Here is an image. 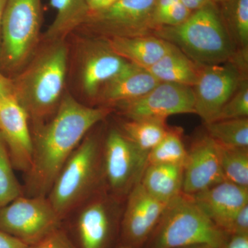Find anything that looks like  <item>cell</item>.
Wrapping results in <instances>:
<instances>
[{"label": "cell", "instance_id": "cb8c5ba5", "mask_svg": "<svg viewBox=\"0 0 248 248\" xmlns=\"http://www.w3.org/2000/svg\"><path fill=\"white\" fill-rule=\"evenodd\" d=\"M167 120H128L118 125L124 135L142 151L149 153L169 131Z\"/></svg>", "mask_w": 248, "mask_h": 248}, {"label": "cell", "instance_id": "484cf974", "mask_svg": "<svg viewBox=\"0 0 248 248\" xmlns=\"http://www.w3.org/2000/svg\"><path fill=\"white\" fill-rule=\"evenodd\" d=\"M187 151L183 140V130L170 127L163 140L148 153V164H176L184 166Z\"/></svg>", "mask_w": 248, "mask_h": 248}, {"label": "cell", "instance_id": "ac0fdd59", "mask_svg": "<svg viewBox=\"0 0 248 248\" xmlns=\"http://www.w3.org/2000/svg\"><path fill=\"white\" fill-rule=\"evenodd\" d=\"M159 82L146 69L129 62L120 73L102 86L96 101L102 104L101 107L112 108L120 103L144 95Z\"/></svg>", "mask_w": 248, "mask_h": 248}, {"label": "cell", "instance_id": "ffe728a7", "mask_svg": "<svg viewBox=\"0 0 248 248\" xmlns=\"http://www.w3.org/2000/svg\"><path fill=\"white\" fill-rule=\"evenodd\" d=\"M184 166L148 164L141 185L155 200L168 203L182 192Z\"/></svg>", "mask_w": 248, "mask_h": 248}, {"label": "cell", "instance_id": "f1b7e54d", "mask_svg": "<svg viewBox=\"0 0 248 248\" xmlns=\"http://www.w3.org/2000/svg\"><path fill=\"white\" fill-rule=\"evenodd\" d=\"M248 117V78L241 81L231 99L222 108L216 120H234Z\"/></svg>", "mask_w": 248, "mask_h": 248}, {"label": "cell", "instance_id": "d590c367", "mask_svg": "<svg viewBox=\"0 0 248 248\" xmlns=\"http://www.w3.org/2000/svg\"><path fill=\"white\" fill-rule=\"evenodd\" d=\"M118 0H86L90 13L102 11L115 4Z\"/></svg>", "mask_w": 248, "mask_h": 248}, {"label": "cell", "instance_id": "52a82bcc", "mask_svg": "<svg viewBox=\"0 0 248 248\" xmlns=\"http://www.w3.org/2000/svg\"><path fill=\"white\" fill-rule=\"evenodd\" d=\"M42 17V0H6L0 40V71L4 75L29 63L40 40Z\"/></svg>", "mask_w": 248, "mask_h": 248}, {"label": "cell", "instance_id": "8fae6325", "mask_svg": "<svg viewBox=\"0 0 248 248\" xmlns=\"http://www.w3.org/2000/svg\"><path fill=\"white\" fill-rule=\"evenodd\" d=\"M247 73L232 62L201 66L198 79L192 89L195 114L203 124L216 120L241 81L248 78Z\"/></svg>", "mask_w": 248, "mask_h": 248}, {"label": "cell", "instance_id": "5b68a950", "mask_svg": "<svg viewBox=\"0 0 248 248\" xmlns=\"http://www.w3.org/2000/svg\"><path fill=\"white\" fill-rule=\"evenodd\" d=\"M227 235L210 221L192 196L182 192L166 205L146 248H218Z\"/></svg>", "mask_w": 248, "mask_h": 248}, {"label": "cell", "instance_id": "f546056e", "mask_svg": "<svg viewBox=\"0 0 248 248\" xmlns=\"http://www.w3.org/2000/svg\"><path fill=\"white\" fill-rule=\"evenodd\" d=\"M26 248H77L69 235L63 228L60 227L35 244Z\"/></svg>", "mask_w": 248, "mask_h": 248}, {"label": "cell", "instance_id": "9c48e42d", "mask_svg": "<svg viewBox=\"0 0 248 248\" xmlns=\"http://www.w3.org/2000/svg\"><path fill=\"white\" fill-rule=\"evenodd\" d=\"M62 225V218L47 197L22 195L0 208V231L27 246L43 239Z\"/></svg>", "mask_w": 248, "mask_h": 248}, {"label": "cell", "instance_id": "4fadbf2b", "mask_svg": "<svg viewBox=\"0 0 248 248\" xmlns=\"http://www.w3.org/2000/svg\"><path fill=\"white\" fill-rule=\"evenodd\" d=\"M167 203L155 200L141 184L126 197L114 248H146Z\"/></svg>", "mask_w": 248, "mask_h": 248}, {"label": "cell", "instance_id": "8992f818", "mask_svg": "<svg viewBox=\"0 0 248 248\" xmlns=\"http://www.w3.org/2000/svg\"><path fill=\"white\" fill-rule=\"evenodd\" d=\"M125 200L98 191L62 221L77 248H115Z\"/></svg>", "mask_w": 248, "mask_h": 248}, {"label": "cell", "instance_id": "83f0119b", "mask_svg": "<svg viewBox=\"0 0 248 248\" xmlns=\"http://www.w3.org/2000/svg\"><path fill=\"white\" fill-rule=\"evenodd\" d=\"M7 148L0 134V208L23 195L22 186L15 175Z\"/></svg>", "mask_w": 248, "mask_h": 248}, {"label": "cell", "instance_id": "ab89813d", "mask_svg": "<svg viewBox=\"0 0 248 248\" xmlns=\"http://www.w3.org/2000/svg\"><path fill=\"white\" fill-rule=\"evenodd\" d=\"M182 248H210L206 246H192V247Z\"/></svg>", "mask_w": 248, "mask_h": 248}, {"label": "cell", "instance_id": "30bf717a", "mask_svg": "<svg viewBox=\"0 0 248 248\" xmlns=\"http://www.w3.org/2000/svg\"><path fill=\"white\" fill-rule=\"evenodd\" d=\"M156 0H118L107 9L89 13L81 27L101 38L151 35Z\"/></svg>", "mask_w": 248, "mask_h": 248}, {"label": "cell", "instance_id": "1f68e13d", "mask_svg": "<svg viewBox=\"0 0 248 248\" xmlns=\"http://www.w3.org/2000/svg\"><path fill=\"white\" fill-rule=\"evenodd\" d=\"M228 234L248 235V204L236 214Z\"/></svg>", "mask_w": 248, "mask_h": 248}, {"label": "cell", "instance_id": "9a60e30c", "mask_svg": "<svg viewBox=\"0 0 248 248\" xmlns=\"http://www.w3.org/2000/svg\"><path fill=\"white\" fill-rule=\"evenodd\" d=\"M187 151L184 166V193L194 195L225 181L216 142L205 132L195 139Z\"/></svg>", "mask_w": 248, "mask_h": 248}, {"label": "cell", "instance_id": "e575fe53", "mask_svg": "<svg viewBox=\"0 0 248 248\" xmlns=\"http://www.w3.org/2000/svg\"><path fill=\"white\" fill-rule=\"evenodd\" d=\"M13 94L12 79L0 71V99Z\"/></svg>", "mask_w": 248, "mask_h": 248}, {"label": "cell", "instance_id": "74e56055", "mask_svg": "<svg viewBox=\"0 0 248 248\" xmlns=\"http://www.w3.org/2000/svg\"><path fill=\"white\" fill-rule=\"evenodd\" d=\"M6 1V0H0V40H1V20H2L3 14H4Z\"/></svg>", "mask_w": 248, "mask_h": 248}, {"label": "cell", "instance_id": "d6986e66", "mask_svg": "<svg viewBox=\"0 0 248 248\" xmlns=\"http://www.w3.org/2000/svg\"><path fill=\"white\" fill-rule=\"evenodd\" d=\"M105 39V38H104ZM116 53L133 64L148 69L174 46L152 35L106 39Z\"/></svg>", "mask_w": 248, "mask_h": 248}, {"label": "cell", "instance_id": "4dcf8cb0", "mask_svg": "<svg viewBox=\"0 0 248 248\" xmlns=\"http://www.w3.org/2000/svg\"><path fill=\"white\" fill-rule=\"evenodd\" d=\"M192 11L186 8L181 1L173 5L159 19L157 27H174L186 21Z\"/></svg>", "mask_w": 248, "mask_h": 248}, {"label": "cell", "instance_id": "f35d334b", "mask_svg": "<svg viewBox=\"0 0 248 248\" xmlns=\"http://www.w3.org/2000/svg\"><path fill=\"white\" fill-rule=\"evenodd\" d=\"M211 1L215 3V4H219L224 2V1H228V0H211Z\"/></svg>", "mask_w": 248, "mask_h": 248}, {"label": "cell", "instance_id": "6da1fadb", "mask_svg": "<svg viewBox=\"0 0 248 248\" xmlns=\"http://www.w3.org/2000/svg\"><path fill=\"white\" fill-rule=\"evenodd\" d=\"M112 112L110 108L89 107L65 94L53 117L32 128V164L24 174L23 195L47 197L70 155L86 134Z\"/></svg>", "mask_w": 248, "mask_h": 248}, {"label": "cell", "instance_id": "5bb4252c", "mask_svg": "<svg viewBox=\"0 0 248 248\" xmlns=\"http://www.w3.org/2000/svg\"><path fill=\"white\" fill-rule=\"evenodd\" d=\"M0 134L14 169L25 174L32 164L33 143L29 116L14 94L0 99Z\"/></svg>", "mask_w": 248, "mask_h": 248}, {"label": "cell", "instance_id": "4316f807", "mask_svg": "<svg viewBox=\"0 0 248 248\" xmlns=\"http://www.w3.org/2000/svg\"><path fill=\"white\" fill-rule=\"evenodd\" d=\"M217 145L225 180L248 187V148Z\"/></svg>", "mask_w": 248, "mask_h": 248}, {"label": "cell", "instance_id": "44dd1931", "mask_svg": "<svg viewBox=\"0 0 248 248\" xmlns=\"http://www.w3.org/2000/svg\"><path fill=\"white\" fill-rule=\"evenodd\" d=\"M217 5L236 50V63L248 68V0H228Z\"/></svg>", "mask_w": 248, "mask_h": 248}, {"label": "cell", "instance_id": "8d00e7d4", "mask_svg": "<svg viewBox=\"0 0 248 248\" xmlns=\"http://www.w3.org/2000/svg\"><path fill=\"white\" fill-rule=\"evenodd\" d=\"M180 1L186 8L193 12V11L203 7L205 5L208 4L212 1L211 0H180Z\"/></svg>", "mask_w": 248, "mask_h": 248}, {"label": "cell", "instance_id": "d6a6232c", "mask_svg": "<svg viewBox=\"0 0 248 248\" xmlns=\"http://www.w3.org/2000/svg\"><path fill=\"white\" fill-rule=\"evenodd\" d=\"M218 248H248V235L228 234Z\"/></svg>", "mask_w": 248, "mask_h": 248}, {"label": "cell", "instance_id": "603a6c76", "mask_svg": "<svg viewBox=\"0 0 248 248\" xmlns=\"http://www.w3.org/2000/svg\"><path fill=\"white\" fill-rule=\"evenodd\" d=\"M50 4L57 13L44 35L46 43L63 42L72 31L81 27L90 13L86 0H50Z\"/></svg>", "mask_w": 248, "mask_h": 248}, {"label": "cell", "instance_id": "7402d4cb", "mask_svg": "<svg viewBox=\"0 0 248 248\" xmlns=\"http://www.w3.org/2000/svg\"><path fill=\"white\" fill-rule=\"evenodd\" d=\"M200 67L201 65L174 46L159 61L146 70L159 81L193 87L198 79Z\"/></svg>", "mask_w": 248, "mask_h": 248}, {"label": "cell", "instance_id": "3957f363", "mask_svg": "<svg viewBox=\"0 0 248 248\" xmlns=\"http://www.w3.org/2000/svg\"><path fill=\"white\" fill-rule=\"evenodd\" d=\"M98 125L86 134L70 155L47 195L62 221L78 205L104 188L103 145L106 130L97 128Z\"/></svg>", "mask_w": 248, "mask_h": 248}, {"label": "cell", "instance_id": "7a4b0ae2", "mask_svg": "<svg viewBox=\"0 0 248 248\" xmlns=\"http://www.w3.org/2000/svg\"><path fill=\"white\" fill-rule=\"evenodd\" d=\"M68 68L63 42L47 43L12 79L13 94L27 112L32 127L45 123L58 110Z\"/></svg>", "mask_w": 248, "mask_h": 248}, {"label": "cell", "instance_id": "7c38bea8", "mask_svg": "<svg viewBox=\"0 0 248 248\" xmlns=\"http://www.w3.org/2000/svg\"><path fill=\"white\" fill-rule=\"evenodd\" d=\"M112 109L128 120H167L170 116L195 114L193 89L186 85L160 81L144 95L120 103Z\"/></svg>", "mask_w": 248, "mask_h": 248}, {"label": "cell", "instance_id": "836d02e7", "mask_svg": "<svg viewBox=\"0 0 248 248\" xmlns=\"http://www.w3.org/2000/svg\"><path fill=\"white\" fill-rule=\"evenodd\" d=\"M27 246L14 236L0 231V248H26Z\"/></svg>", "mask_w": 248, "mask_h": 248}, {"label": "cell", "instance_id": "d4e9b609", "mask_svg": "<svg viewBox=\"0 0 248 248\" xmlns=\"http://www.w3.org/2000/svg\"><path fill=\"white\" fill-rule=\"evenodd\" d=\"M205 133L218 144L248 148V117L204 124Z\"/></svg>", "mask_w": 248, "mask_h": 248}, {"label": "cell", "instance_id": "e0dca14e", "mask_svg": "<svg viewBox=\"0 0 248 248\" xmlns=\"http://www.w3.org/2000/svg\"><path fill=\"white\" fill-rule=\"evenodd\" d=\"M191 196L210 221L226 234L236 214L248 204V187L226 180Z\"/></svg>", "mask_w": 248, "mask_h": 248}, {"label": "cell", "instance_id": "277c9868", "mask_svg": "<svg viewBox=\"0 0 248 248\" xmlns=\"http://www.w3.org/2000/svg\"><path fill=\"white\" fill-rule=\"evenodd\" d=\"M151 34L172 44L201 66L236 63L237 60L219 10L213 1L192 12L182 24L158 27Z\"/></svg>", "mask_w": 248, "mask_h": 248}, {"label": "cell", "instance_id": "ba28073f", "mask_svg": "<svg viewBox=\"0 0 248 248\" xmlns=\"http://www.w3.org/2000/svg\"><path fill=\"white\" fill-rule=\"evenodd\" d=\"M148 153L142 151L119 126L106 130L103 145L104 188L111 195L125 200L141 182L148 166Z\"/></svg>", "mask_w": 248, "mask_h": 248}, {"label": "cell", "instance_id": "2e32d148", "mask_svg": "<svg viewBox=\"0 0 248 248\" xmlns=\"http://www.w3.org/2000/svg\"><path fill=\"white\" fill-rule=\"evenodd\" d=\"M98 38L90 41L85 47L80 70L83 91L94 100L102 86L129 63L112 50L106 39Z\"/></svg>", "mask_w": 248, "mask_h": 248}]
</instances>
